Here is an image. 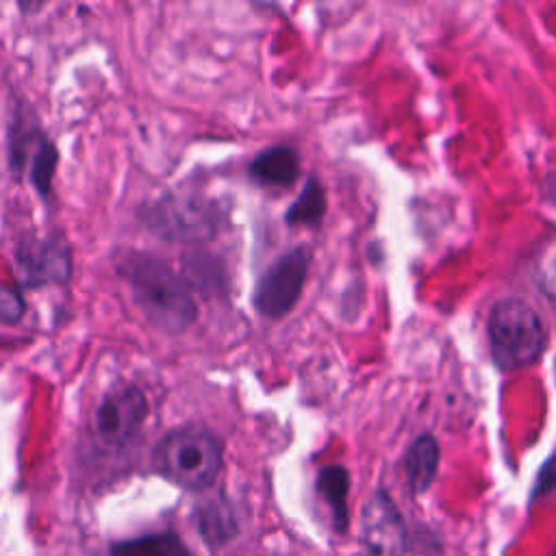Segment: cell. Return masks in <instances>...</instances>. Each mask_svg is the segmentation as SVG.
Returning a JSON list of instances; mask_svg holds the SVG:
<instances>
[{"label":"cell","instance_id":"cell-1","mask_svg":"<svg viewBox=\"0 0 556 556\" xmlns=\"http://www.w3.org/2000/svg\"><path fill=\"white\" fill-rule=\"evenodd\" d=\"M113 265L128 285L132 302L154 328L182 332L198 319L191 287L163 258L141 250H117Z\"/></svg>","mask_w":556,"mask_h":556},{"label":"cell","instance_id":"cell-2","mask_svg":"<svg viewBox=\"0 0 556 556\" xmlns=\"http://www.w3.org/2000/svg\"><path fill=\"white\" fill-rule=\"evenodd\" d=\"M154 469L169 482L202 491L208 489L224 463L222 441L202 426H182L169 430L154 447Z\"/></svg>","mask_w":556,"mask_h":556},{"label":"cell","instance_id":"cell-3","mask_svg":"<svg viewBox=\"0 0 556 556\" xmlns=\"http://www.w3.org/2000/svg\"><path fill=\"white\" fill-rule=\"evenodd\" d=\"M137 215L154 237L169 243H206L224 224L219 202L200 191H167Z\"/></svg>","mask_w":556,"mask_h":556},{"label":"cell","instance_id":"cell-4","mask_svg":"<svg viewBox=\"0 0 556 556\" xmlns=\"http://www.w3.org/2000/svg\"><path fill=\"white\" fill-rule=\"evenodd\" d=\"M491 356L502 369H519L541 358L547 330L541 315L519 298L500 300L489 315Z\"/></svg>","mask_w":556,"mask_h":556},{"label":"cell","instance_id":"cell-5","mask_svg":"<svg viewBox=\"0 0 556 556\" xmlns=\"http://www.w3.org/2000/svg\"><path fill=\"white\" fill-rule=\"evenodd\" d=\"M311 267V250L295 245L282 252L256 280L252 304L265 319H282L298 304Z\"/></svg>","mask_w":556,"mask_h":556},{"label":"cell","instance_id":"cell-6","mask_svg":"<svg viewBox=\"0 0 556 556\" xmlns=\"http://www.w3.org/2000/svg\"><path fill=\"white\" fill-rule=\"evenodd\" d=\"M148 417L146 393L130 382L113 387L98 404L93 415V426L100 437L111 447H124L135 439Z\"/></svg>","mask_w":556,"mask_h":556},{"label":"cell","instance_id":"cell-7","mask_svg":"<svg viewBox=\"0 0 556 556\" xmlns=\"http://www.w3.org/2000/svg\"><path fill=\"white\" fill-rule=\"evenodd\" d=\"M15 261L24 287L67 282L74 269L70 245L61 237L26 235L15 248Z\"/></svg>","mask_w":556,"mask_h":556},{"label":"cell","instance_id":"cell-8","mask_svg":"<svg viewBox=\"0 0 556 556\" xmlns=\"http://www.w3.org/2000/svg\"><path fill=\"white\" fill-rule=\"evenodd\" d=\"M361 543L367 556H402L404 554L406 526L397 506L387 495V491H376L363 506Z\"/></svg>","mask_w":556,"mask_h":556},{"label":"cell","instance_id":"cell-9","mask_svg":"<svg viewBox=\"0 0 556 556\" xmlns=\"http://www.w3.org/2000/svg\"><path fill=\"white\" fill-rule=\"evenodd\" d=\"M300 169H302L300 154L293 146H287V143L265 148L252 159L248 167L250 178L254 182H258L261 187H274V189L291 187L298 180Z\"/></svg>","mask_w":556,"mask_h":556},{"label":"cell","instance_id":"cell-10","mask_svg":"<svg viewBox=\"0 0 556 556\" xmlns=\"http://www.w3.org/2000/svg\"><path fill=\"white\" fill-rule=\"evenodd\" d=\"M439 469V443L432 434H419L406 456H404V471L413 493H424L437 478Z\"/></svg>","mask_w":556,"mask_h":556},{"label":"cell","instance_id":"cell-11","mask_svg":"<svg viewBox=\"0 0 556 556\" xmlns=\"http://www.w3.org/2000/svg\"><path fill=\"white\" fill-rule=\"evenodd\" d=\"M348 489H350V473L343 465H326L319 469L317 491L332 513V526L337 532H345L350 523Z\"/></svg>","mask_w":556,"mask_h":556},{"label":"cell","instance_id":"cell-12","mask_svg":"<svg viewBox=\"0 0 556 556\" xmlns=\"http://www.w3.org/2000/svg\"><path fill=\"white\" fill-rule=\"evenodd\" d=\"M326 215V191L315 176H308L300 195L289 204L285 224L289 226H319Z\"/></svg>","mask_w":556,"mask_h":556},{"label":"cell","instance_id":"cell-13","mask_svg":"<svg viewBox=\"0 0 556 556\" xmlns=\"http://www.w3.org/2000/svg\"><path fill=\"white\" fill-rule=\"evenodd\" d=\"M113 556H191L187 545L172 532L126 539L111 547Z\"/></svg>","mask_w":556,"mask_h":556},{"label":"cell","instance_id":"cell-14","mask_svg":"<svg viewBox=\"0 0 556 556\" xmlns=\"http://www.w3.org/2000/svg\"><path fill=\"white\" fill-rule=\"evenodd\" d=\"M59 167V150L56 146L39 135L33 150H30V165H28V178L33 182V187L37 189V193L41 198H48L52 191V178L54 172Z\"/></svg>","mask_w":556,"mask_h":556},{"label":"cell","instance_id":"cell-15","mask_svg":"<svg viewBox=\"0 0 556 556\" xmlns=\"http://www.w3.org/2000/svg\"><path fill=\"white\" fill-rule=\"evenodd\" d=\"M198 528L208 543H226L235 530V517L224 502H211L198 510Z\"/></svg>","mask_w":556,"mask_h":556},{"label":"cell","instance_id":"cell-16","mask_svg":"<svg viewBox=\"0 0 556 556\" xmlns=\"http://www.w3.org/2000/svg\"><path fill=\"white\" fill-rule=\"evenodd\" d=\"M217 258L208 254H193L185 258V269H187V285L193 289H204V291H215L217 282L224 280V274L217 271Z\"/></svg>","mask_w":556,"mask_h":556},{"label":"cell","instance_id":"cell-17","mask_svg":"<svg viewBox=\"0 0 556 556\" xmlns=\"http://www.w3.org/2000/svg\"><path fill=\"white\" fill-rule=\"evenodd\" d=\"M24 308H26V304H24V298L20 295V291L0 287V321L13 324V321L22 319Z\"/></svg>","mask_w":556,"mask_h":556},{"label":"cell","instance_id":"cell-18","mask_svg":"<svg viewBox=\"0 0 556 556\" xmlns=\"http://www.w3.org/2000/svg\"><path fill=\"white\" fill-rule=\"evenodd\" d=\"M554 489H556V454H552V456L543 463V467H541V471H539V476H536L534 489H532V497L547 495V493H552Z\"/></svg>","mask_w":556,"mask_h":556}]
</instances>
